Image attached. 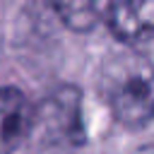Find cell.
<instances>
[{"instance_id": "277c9868", "label": "cell", "mask_w": 154, "mask_h": 154, "mask_svg": "<svg viewBox=\"0 0 154 154\" xmlns=\"http://www.w3.org/2000/svg\"><path fill=\"white\" fill-rule=\"evenodd\" d=\"M43 123L58 132L60 140H67L70 144L82 142V113H79V91L67 89L53 94L46 106L41 108Z\"/></svg>"}, {"instance_id": "7a4b0ae2", "label": "cell", "mask_w": 154, "mask_h": 154, "mask_svg": "<svg viewBox=\"0 0 154 154\" xmlns=\"http://www.w3.org/2000/svg\"><path fill=\"white\" fill-rule=\"evenodd\" d=\"M34 108L22 89L0 87V154H12L34 128Z\"/></svg>"}, {"instance_id": "6da1fadb", "label": "cell", "mask_w": 154, "mask_h": 154, "mask_svg": "<svg viewBox=\"0 0 154 154\" xmlns=\"http://www.w3.org/2000/svg\"><path fill=\"white\" fill-rule=\"evenodd\" d=\"M99 89L113 118L135 130L154 120V65L137 53L111 55L101 65Z\"/></svg>"}, {"instance_id": "5b68a950", "label": "cell", "mask_w": 154, "mask_h": 154, "mask_svg": "<svg viewBox=\"0 0 154 154\" xmlns=\"http://www.w3.org/2000/svg\"><path fill=\"white\" fill-rule=\"evenodd\" d=\"M55 10L60 19L75 31H87L96 22L94 0H55Z\"/></svg>"}, {"instance_id": "8992f818", "label": "cell", "mask_w": 154, "mask_h": 154, "mask_svg": "<svg viewBox=\"0 0 154 154\" xmlns=\"http://www.w3.org/2000/svg\"><path fill=\"white\" fill-rule=\"evenodd\" d=\"M135 154H154V144H147V147H142V149H137Z\"/></svg>"}, {"instance_id": "3957f363", "label": "cell", "mask_w": 154, "mask_h": 154, "mask_svg": "<svg viewBox=\"0 0 154 154\" xmlns=\"http://www.w3.org/2000/svg\"><path fill=\"white\" fill-rule=\"evenodd\" d=\"M108 24L128 43L154 34V0H108Z\"/></svg>"}]
</instances>
